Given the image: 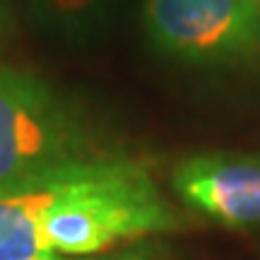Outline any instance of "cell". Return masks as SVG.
Masks as SVG:
<instances>
[{"label":"cell","mask_w":260,"mask_h":260,"mask_svg":"<svg viewBox=\"0 0 260 260\" xmlns=\"http://www.w3.org/2000/svg\"><path fill=\"white\" fill-rule=\"evenodd\" d=\"M142 27L149 44L178 63L260 65L258 0H142Z\"/></svg>","instance_id":"3957f363"},{"label":"cell","mask_w":260,"mask_h":260,"mask_svg":"<svg viewBox=\"0 0 260 260\" xmlns=\"http://www.w3.org/2000/svg\"><path fill=\"white\" fill-rule=\"evenodd\" d=\"M130 159L70 94L37 73L0 68V198L73 183Z\"/></svg>","instance_id":"7a4b0ae2"},{"label":"cell","mask_w":260,"mask_h":260,"mask_svg":"<svg viewBox=\"0 0 260 260\" xmlns=\"http://www.w3.org/2000/svg\"><path fill=\"white\" fill-rule=\"evenodd\" d=\"M258 3H260V0H258Z\"/></svg>","instance_id":"ba28073f"},{"label":"cell","mask_w":260,"mask_h":260,"mask_svg":"<svg viewBox=\"0 0 260 260\" xmlns=\"http://www.w3.org/2000/svg\"><path fill=\"white\" fill-rule=\"evenodd\" d=\"M5 29V0H0V34Z\"/></svg>","instance_id":"52a82bcc"},{"label":"cell","mask_w":260,"mask_h":260,"mask_svg":"<svg viewBox=\"0 0 260 260\" xmlns=\"http://www.w3.org/2000/svg\"><path fill=\"white\" fill-rule=\"evenodd\" d=\"M41 260H169V248L164 243L145 239V241L130 243L123 248L99 255H77V258H41Z\"/></svg>","instance_id":"8992f818"},{"label":"cell","mask_w":260,"mask_h":260,"mask_svg":"<svg viewBox=\"0 0 260 260\" xmlns=\"http://www.w3.org/2000/svg\"><path fill=\"white\" fill-rule=\"evenodd\" d=\"M186 226L140 159L37 193L0 198V260L99 255Z\"/></svg>","instance_id":"6da1fadb"},{"label":"cell","mask_w":260,"mask_h":260,"mask_svg":"<svg viewBox=\"0 0 260 260\" xmlns=\"http://www.w3.org/2000/svg\"><path fill=\"white\" fill-rule=\"evenodd\" d=\"M130 0H24L29 19L44 34L82 44L118 22Z\"/></svg>","instance_id":"5b68a950"},{"label":"cell","mask_w":260,"mask_h":260,"mask_svg":"<svg viewBox=\"0 0 260 260\" xmlns=\"http://www.w3.org/2000/svg\"><path fill=\"white\" fill-rule=\"evenodd\" d=\"M178 200L214 224L246 229L260 224V154L203 152L171 169Z\"/></svg>","instance_id":"277c9868"}]
</instances>
